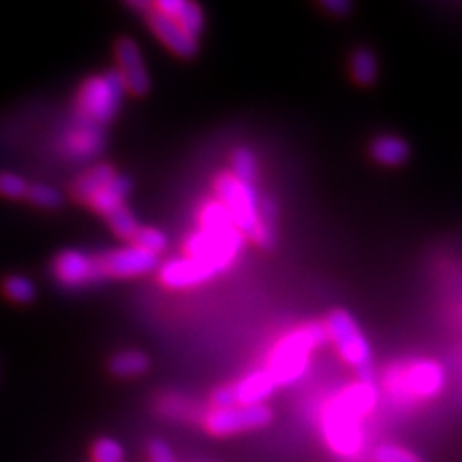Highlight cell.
<instances>
[{"label": "cell", "mask_w": 462, "mask_h": 462, "mask_svg": "<svg viewBox=\"0 0 462 462\" xmlns=\"http://www.w3.org/2000/svg\"><path fill=\"white\" fill-rule=\"evenodd\" d=\"M375 392L370 383L360 382L343 389L328 404L324 416V438L328 445L339 455H355L363 445L360 418L372 411Z\"/></svg>", "instance_id": "1"}, {"label": "cell", "mask_w": 462, "mask_h": 462, "mask_svg": "<svg viewBox=\"0 0 462 462\" xmlns=\"http://www.w3.org/2000/svg\"><path fill=\"white\" fill-rule=\"evenodd\" d=\"M328 339L324 324H309L285 336L270 355V378L276 385L297 382L309 366V353Z\"/></svg>", "instance_id": "2"}, {"label": "cell", "mask_w": 462, "mask_h": 462, "mask_svg": "<svg viewBox=\"0 0 462 462\" xmlns=\"http://www.w3.org/2000/svg\"><path fill=\"white\" fill-rule=\"evenodd\" d=\"M125 95V85L118 69H110L103 76L85 79L78 93V118L103 127L118 114Z\"/></svg>", "instance_id": "3"}, {"label": "cell", "mask_w": 462, "mask_h": 462, "mask_svg": "<svg viewBox=\"0 0 462 462\" xmlns=\"http://www.w3.org/2000/svg\"><path fill=\"white\" fill-rule=\"evenodd\" d=\"M324 328L328 339L334 341L339 355L356 370L358 378L365 383H370L372 351L355 318L346 310L337 309L326 318Z\"/></svg>", "instance_id": "4"}, {"label": "cell", "mask_w": 462, "mask_h": 462, "mask_svg": "<svg viewBox=\"0 0 462 462\" xmlns=\"http://www.w3.org/2000/svg\"><path fill=\"white\" fill-rule=\"evenodd\" d=\"M214 189L218 200L229 212V218L236 229L241 236H249V231L258 222V195L254 191V185L241 183L229 171H226L214 180Z\"/></svg>", "instance_id": "5"}, {"label": "cell", "mask_w": 462, "mask_h": 462, "mask_svg": "<svg viewBox=\"0 0 462 462\" xmlns=\"http://www.w3.org/2000/svg\"><path fill=\"white\" fill-rule=\"evenodd\" d=\"M445 382L443 368L433 360H418L404 368V372L389 378V387L399 392L404 399H430L436 397Z\"/></svg>", "instance_id": "6"}, {"label": "cell", "mask_w": 462, "mask_h": 462, "mask_svg": "<svg viewBox=\"0 0 462 462\" xmlns=\"http://www.w3.org/2000/svg\"><path fill=\"white\" fill-rule=\"evenodd\" d=\"M272 411L266 404H253V407L212 409L202 424L212 436H234L239 431L264 428L272 422Z\"/></svg>", "instance_id": "7"}, {"label": "cell", "mask_w": 462, "mask_h": 462, "mask_svg": "<svg viewBox=\"0 0 462 462\" xmlns=\"http://www.w3.org/2000/svg\"><path fill=\"white\" fill-rule=\"evenodd\" d=\"M241 245L243 236L237 229L227 231V234H208V231L199 229L185 241V251L187 256L205 260V263H212L226 270L239 253Z\"/></svg>", "instance_id": "8"}, {"label": "cell", "mask_w": 462, "mask_h": 462, "mask_svg": "<svg viewBox=\"0 0 462 462\" xmlns=\"http://www.w3.org/2000/svg\"><path fill=\"white\" fill-rule=\"evenodd\" d=\"M100 278H134L144 276L158 266V256L135 247H125L95 256Z\"/></svg>", "instance_id": "9"}, {"label": "cell", "mask_w": 462, "mask_h": 462, "mask_svg": "<svg viewBox=\"0 0 462 462\" xmlns=\"http://www.w3.org/2000/svg\"><path fill=\"white\" fill-rule=\"evenodd\" d=\"M116 60H118V74L125 85V91L137 97L147 95L151 89L149 71L144 68L143 54L134 39H120L116 45Z\"/></svg>", "instance_id": "10"}, {"label": "cell", "mask_w": 462, "mask_h": 462, "mask_svg": "<svg viewBox=\"0 0 462 462\" xmlns=\"http://www.w3.org/2000/svg\"><path fill=\"white\" fill-rule=\"evenodd\" d=\"M218 272H222L220 266H216L212 263H205V260L191 258V256L173 258L162 266L161 282L166 287H173V289L193 287L197 283L210 280L214 273H218Z\"/></svg>", "instance_id": "11"}, {"label": "cell", "mask_w": 462, "mask_h": 462, "mask_svg": "<svg viewBox=\"0 0 462 462\" xmlns=\"http://www.w3.org/2000/svg\"><path fill=\"white\" fill-rule=\"evenodd\" d=\"M60 147L66 156L78 158V161L98 156L105 149L103 127L78 118V122L66 132Z\"/></svg>", "instance_id": "12"}, {"label": "cell", "mask_w": 462, "mask_h": 462, "mask_svg": "<svg viewBox=\"0 0 462 462\" xmlns=\"http://www.w3.org/2000/svg\"><path fill=\"white\" fill-rule=\"evenodd\" d=\"M52 272L58 282L69 287L103 280L98 273L95 256L79 251H62L54 258Z\"/></svg>", "instance_id": "13"}, {"label": "cell", "mask_w": 462, "mask_h": 462, "mask_svg": "<svg viewBox=\"0 0 462 462\" xmlns=\"http://www.w3.org/2000/svg\"><path fill=\"white\" fill-rule=\"evenodd\" d=\"M147 20L152 33L161 39L171 52H176L181 58H191L197 54V39L189 33H185V29L176 20L162 16V14H158L154 10L147 12Z\"/></svg>", "instance_id": "14"}, {"label": "cell", "mask_w": 462, "mask_h": 462, "mask_svg": "<svg viewBox=\"0 0 462 462\" xmlns=\"http://www.w3.org/2000/svg\"><path fill=\"white\" fill-rule=\"evenodd\" d=\"M273 389H276V383L270 378V374L266 370L254 372L247 378L239 380L237 383L229 385L231 397H234L236 407H253V404H263L264 399H268Z\"/></svg>", "instance_id": "15"}, {"label": "cell", "mask_w": 462, "mask_h": 462, "mask_svg": "<svg viewBox=\"0 0 462 462\" xmlns=\"http://www.w3.org/2000/svg\"><path fill=\"white\" fill-rule=\"evenodd\" d=\"M129 191H132V181H129V178L118 176V173H116L103 189L89 200V207L98 214L108 216L114 210L124 207V200L129 195Z\"/></svg>", "instance_id": "16"}, {"label": "cell", "mask_w": 462, "mask_h": 462, "mask_svg": "<svg viewBox=\"0 0 462 462\" xmlns=\"http://www.w3.org/2000/svg\"><path fill=\"white\" fill-rule=\"evenodd\" d=\"M116 176V171L108 164H98L93 166L91 170H87L85 173L76 180L74 187H71V195L78 202H83V205H89V200L103 189V187Z\"/></svg>", "instance_id": "17"}, {"label": "cell", "mask_w": 462, "mask_h": 462, "mask_svg": "<svg viewBox=\"0 0 462 462\" xmlns=\"http://www.w3.org/2000/svg\"><path fill=\"white\" fill-rule=\"evenodd\" d=\"M370 151L374 161L383 166H401L402 162H407V158L411 154L409 144L395 135L378 137L372 143Z\"/></svg>", "instance_id": "18"}, {"label": "cell", "mask_w": 462, "mask_h": 462, "mask_svg": "<svg viewBox=\"0 0 462 462\" xmlns=\"http://www.w3.org/2000/svg\"><path fill=\"white\" fill-rule=\"evenodd\" d=\"M199 224L200 229L208 231V234H227V231L236 229L234 222L229 218V212L220 200H208L200 207Z\"/></svg>", "instance_id": "19"}, {"label": "cell", "mask_w": 462, "mask_h": 462, "mask_svg": "<svg viewBox=\"0 0 462 462\" xmlns=\"http://www.w3.org/2000/svg\"><path fill=\"white\" fill-rule=\"evenodd\" d=\"M151 365L149 356L141 351H124L114 355L110 360V372L118 378H134V375L144 374Z\"/></svg>", "instance_id": "20"}, {"label": "cell", "mask_w": 462, "mask_h": 462, "mask_svg": "<svg viewBox=\"0 0 462 462\" xmlns=\"http://www.w3.org/2000/svg\"><path fill=\"white\" fill-rule=\"evenodd\" d=\"M229 173L241 183L254 185L258 168H256V158L251 149L237 147L234 152H231V171Z\"/></svg>", "instance_id": "21"}, {"label": "cell", "mask_w": 462, "mask_h": 462, "mask_svg": "<svg viewBox=\"0 0 462 462\" xmlns=\"http://www.w3.org/2000/svg\"><path fill=\"white\" fill-rule=\"evenodd\" d=\"M351 71L356 83L360 85L374 83L375 78H378V62H375V56L366 49L356 51L351 60Z\"/></svg>", "instance_id": "22"}, {"label": "cell", "mask_w": 462, "mask_h": 462, "mask_svg": "<svg viewBox=\"0 0 462 462\" xmlns=\"http://www.w3.org/2000/svg\"><path fill=\"white\" fill-rule=\"evenodd\" d=\"M132 241V247L135 249H141V251H147L151 254H161L166 251L168 247V239L166 236L162 234L161 229L156 227H139L135 231V236L129 239Z\"/></svg>", "instance_id": "23"}, {"label": "cell", "mask_w": 462, "mask_h": 462, "mask_svg": "<svg viewBox=\"0 0 462 462\" xmlns=\"http://www.w3.org/2000/svg\"><path fill=\"white\" fill-rule=\"evenodd\" d=\"M25 199L32 202V205H35L39 208H45V210H52V208L62 207V195H60V191H56L54 187L42 185V183L29 185Z\"/></svg>", "instance_id": "24"}, {"label": "cell", "mask_w": 462, "mask_h": 462, "mask_svg": "<svg viewBox=\"0 0 462 462\" xmlns=\"http://www.w3.org/2000/svg\"><path fill=\"white\" fill-rule=\"evenodd\" d=\"M110 227L114 229V234L122 237V239H132L135 236V231L139 229V224L135 220L134 212L129 210L125 205L120 207L118 210H114L112 214L106 216Z\"/></svg>", "instance_id": "25"}, {"label": "cell", "mask_w": 462, "mask_h": 462, "mask_svg": "<svg viewBox=\"0 0 462 462\" xmlns=\"http://www.w3.org/2000/svg\"><path fill=\"white\" fill-rule=\"evenodd\" d=\"M176 22L185 29V33L191 37H199L202 33V25H205V16H202V8L189 0H183V6L178 14Z\"/></svg>", "instance_id": "26"}, {"label": "cell", "mask_w": 462, "mask_h": 462, "mask_svg": "<svg viewBox=\"0 0 462 462\" xmlns=\"http://www.w3.org/2000/svg\"><path fill=\"white\" fill-rule=\"evenodd\" d=\"M5 295L14 302H32L35 299V285L25 276H10L3 283Z\"/></svg>", "instance_id": "27"}, {"label": "cell", "mask_w": 462, "mask_h": 462, "mask_svg": "<svg viewBox=\"0 0 462 462\" xmlns=\"http://www.w3.org/2000/svg\"><path fill=\"white\" fill-rule=\"evenodd\" d=\"M93 462H124V447L112 438H100L93 443Z\"/></svg>", "instance_id": "28"}, {"label": "cell", "mask_w": 462, "mask_h": 462, "mask_svg": "<svg viewBox=\"0 0 462 462\" xmlns=\"http://www.w3.org/2000/svg\"><path fill=\"white\" fill-rule=\"evenodd\" d=\"M29 189V183L18 176V173L0 171V195L6 199H25Z\"/></svg>", "instance_id": "29"}, {"label": "cell", "mask_w": 462, "mask_h": 462, "mask_svg": "<svg viewBox=\"0 0 462 462\" xmlns=\"http://www.w3.org/2000/svg\"><path fill=\"white\" fill-rule=\"evenodd\" d=\"M375 462H422L420 457H416L412 451L404 449L399 445H382L374 453Z\"/></svg>", "instance_id": "30"}, {"label": "cell", "mask_w": 462, "mask_h": 462, "mask_svg": "<svg viewBox=\"0 0 462 462\" xmlns=\"http://www.w3.org/2000/svg\"><path fill=\"white\" fill-rule=\"evenodd\" d=\"M256 214H258V222H263V224L273 227V224H276V218H278V205L270 197L258 199Z\"/></svg>", "instance_id": "31"}, {"label": "cell", "mask_w": 462, "mask_h": 462, "mask_svg": "<svg viewBox=\"0 0 462 462\" xmlns=\"http://www.w3.org/2000/svg\"><path fill=\"white\" fill-rule=\"evenodd\" d=\"M149 457H151V462H176V458H173L170 447L164 443V441H151L149 445Z\"/></svg>", "instance_id": "32"}, {"label": "cell", "mask_w": 462, "mask_h": 462, "mask_svg": "<svg viewBox=\"0 0 462 462\" xmlns=\"http://www.w3.org/2000/svg\"><path fill=\"white\" fill-rule=\"evenodd\" d=\"M324 8L331 14H336V16H345V14L351 10V5L346 3V0H326Z\"/></svg>", "instance_id": "33"}]
</instances>
